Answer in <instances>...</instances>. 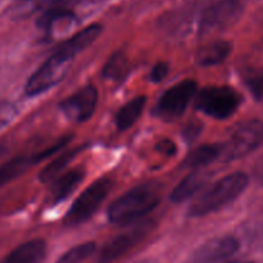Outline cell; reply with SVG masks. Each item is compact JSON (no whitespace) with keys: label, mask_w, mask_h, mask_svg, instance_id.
Segmentation results:
<instances>
[{"label":"cell","mask_w":263,"mask_h":263,"mask_svg":"<svg viewBox=\"0 0 263 263\" xmlns=\"http://www.w3.org/2000/svg\"><path fill=\"white\" fill-rule=\"evenodd\" d=\"M161 202V189L156 184H143L117 198L107 211L108 220L115 225H128L156 210Z\"/></svg>","instance_id":"6da1fadb"},{"label":"cell","mask_w":263,"mask_h":263,"mask_svg":"<svg viewBox=\"0 0 263 263\" xmlns=\"http://www.w3.org/2000/svg\"><path fill=\"white\" fill-rule=\"evenodd\" d=\"M249 182L248 175L244 172H234L216 181L190 205L187 215L190 217H203L217 212L236 199Z\"/></svg>","instance_id":"7a4b0ae2"},{"label":"cell","mask_w":263,"mask_h":263,"mask_svg":"<svg viewBox=\"0 0 263 263\" xmlns=\"http://www.w3.org/2000/svg\"><path fill=\"white\" fill-rule=\"evenodd\" d=\"M240 104V94L228 85L204 87L198 92L195 99L197 109L216 120L230 118Z\"/></svg>","instance_id":"3957f363"},{"label":"cell","mask_w":263,"mask_h":263,"mask_svg":"<svg viewBox=\"0 0 263 263\" xmlns=\"http://www.w3.org/2000/svg\"><path fill=\"white\" fill-rule=\"evenodd\" d=\"M112 187V181L107 177L97 180L81 193L73 202L72 207L64 217V223L68 226H77L86 222L102 205Z\"/></svg>","instance_id":"277c9868"},{"label":"cell","mask_w":263,"mask_h":263,"mask_svg":"<svg viewBox=\"0 0 263 263\" xmlns=\"http://www.w3.org/2000/svg\"><path fill=\"white\" fill-rule=\"evenodd\" d=\"M72 61L73 59L69 57L55 51L28 79L25 87L26 94L28 97H36L59 84L68 72Z\"/></svg>","instance_id":"5b68a950"},{"label":"cell","mask_w":263,"mask_h":263,"mask_svg":"<svg viewBox=\"0 0 263 263\" xmlns=\"http://www.w3.org/2000/svg\"><path fill=\"white\" fill-rule=\"evenodd\" d=\"M263 141V122L252 120L236 126L228 144L223 145V154L229 161L243 158L256 151Z\"/></svg>","instance_id":"8992f818"},{"label":"cell","mask_w":263,"mask_h":263,"mask_svg":"<svg viewBox=\"0 0 263 263\" xmlns=\"http://www.w3.org/2000/svg\"><path fill=\"white\" fill-rule=\"evenodd\" d=\"M197 94V82L184 80L164 91L156 107V115L164 120L180 117Z\"/></svg>","instance_id":"52a82bcc"},{"label":"cell","mask_w":263,"mask_h":263,"mask_svg":"<svg viewBox=\"0 0 263 263\" xmlns=\"http://www.w3.org/2000/svg\"><path fill=\"white\" fill-rule=\"evenodd\" d=\"M243 13L240 0H221L208 7L200 20V33L225 30L239 20Z\"/></svg>","instance_id":"ba28073f"},{"label":"cell","mask_w":263,"mask_h":263,"mask_svg":"<svg viewBox=\"0 0 263 263\" xmlns=\"http://www.w3.org/2000/svg\"><path fill=\"white\" fill-rule=\"evenodd\" d=\"M98 90L94 85H86L69 95L59 105L62 113L72 122H86L97 108Z\"/></svg>","instance_id":"9c48e42d"},{"label":"cell","mask_w":263,"mask_h":263,"mask_svg":"<svg viewBox=\"0 0 263 263\" xmlns=\"http://www.w3.org/2000/svg\"><path fill=\"white\" fill-rule=\"evenodd\" d=\"M149 233V225H141L138 228H134L133 230L126 231V233L118 234L113 239H110L103 249L100 251L99 258L98 262L99 263H110L115 262L123 254L127 253L130 249L134 247L138 246L141 240L146 236Z\"/></svg>","instance_id":"30bf717a"},{"label":"cell","mask_w":263,"mask_h":263,"mask_svg":"<svg viewBox=\"0 0 263 263\" xmlns=\"http://www.w3.org/2000/svg\"><path fill=\"white\" fill-rule=\"evenodd\" d=\"M239 249L238 239L234 236H220L211 239L199 247L193 256V263H213L229 258Z\"/></svg>","instance_id":"8fae6325"},{"label":"cell","mask_w":263,"mask_h":263,"mask_svg":"<svg viewBox=\"0 0 263 263\" xmlns=\"http://www.w3.org/2000/svg\"><path fill=\"white\" fill-rule=\"evenodd\" d=\"M102 31L103 27L99 23H94V25L87 26L84 30L74 33V35L72 36V37H69L68 40L63 41V43L57 48L55 51L73 59L77 54L81 53V51L85 50L86 48H89V46L99 37Z\"/></svg>","instance_id":"7c38bea8"},{"label":"cell","mask_w":263,"mask_h":263,"mask_svg":"<svg viewBox=\"0 0 263 263\" xmlns=\"http://www.w3.org/2000/svg\"><path fill=\"white\" fill-rule=\"evenodd\" d=\"M48 247L43 239L26 241L10 252L0 263H43L46 258Z\"/></svg>","instance_id":"4fadbf2b"},{"label":"cell","mask_w":263,"mask_h":263,"mask_svg":"<svg viewBox=\"0 0 263 263\" xmlns=\"http://www.w3.org/2000/svg\"><path fill=\"white\" fill-rule=\"evenodd\" d=\"M84 177L85 172L81 168L72 170V171L67 172V174H63L62 176L57 177L54 180L53 187H51V198H53V202L59 203L66 200L77 189V186L84 180Z\"/></svg>","instance_id":"5bb4252c"},{"label":"cell","mask_w":263,"mask_h":263,"mask_svg":"<svg viewBox=\"0 0 263 263\" xmlns=\"http://www.w3.org/2000/svg\"><path fill=\"white\" fill-rule=\"evenodd\" d=\"M210 179V175L205 172H193L179 182L171 194V200L175 203H181L197 194Z\"/></svg>","instance_id":"9a60e30c"},{"label":"cell","mask_w":263,"mask_h":263,"mask_svg":"<svg viewBox=\"0 0 263 263\" xmlns=\"http://www.w3.org/2000/svg\"><path fill=\"white\" fill-rule=\"evenodd\" d=\"M223 154V144H205L190 152L184 159V166L187 168H200Z\"/></svg>","instance_id":"2e32d148"},{"label":"cell","mask_w":263,"mask_h":263,"mask_svg":"<svg viewBox=\"0 0 263 263\" xmlns=\"http://www.w3.org/2000/svg\"><path fill=\"white\" fill-rule=\"evenodd\" d=\"M231 53V44L228 41H215L205 45L197 54V62L203 67L217 66L223 63Z\"/></svg>","instance_id":"e0dca14e"},{"label":"cell","mask_w":263,"mask_h":263,"mask_svg":"<svg viewBox=\"0 0 263 263\" xmlns=\"http://www.w3.org/2000/svg\"><path fill=\"white\" fill-rule=\"evenodd\" d=\"M146 104V98L140 95L130 102L126 103L120 110H118L117 116H116V126L120 131H125L130 128L131 126L135 125L136 121L140 118L141 113H143L144 107Z\"/></svg>","instance_id":"ac0fdd59"},{"label":"cell","mask_w":263,"mask_h":263,"mask_svg":"<svg viewBox=\"0 0 263 263\" xmlns=\"http://www.w3.org/2000/svg\"><path fill=\"white\" fill-rule=\"evenodd\" d=\"M82 151V148H76L72 149V151L66 152V153L61 154L58 158L54 159L51 163H49L43 171L40 172V180L43 182H50L53 180H55L57 177H59V175L63 172V170L66 168L69 164V162L73 161L74 157L79 154V152Z\"/></svg>","instance_id":"d6986e66"},{"label":"cell","mask_w":263,"mask_h":263,"mask_svg":"<svg viewBox=\"0 0 263 263\" xmlns=\"http://www.w3.org/2000/svg\"><path fill=\"white\" fill-rule=\"evenodd\" d=\"M31 164H35L33 157L32 158L18 157V158L7 162L4 166L0 167V186L5 185L7 182L12 181L13 179L18 177L20 175H22Z\"/></svg>","instance_id":"ffe728a7"},{"label":"cell","mask_w":263,"mask_h":263,"mask_svg":"<svg viewBox=\"0 0 263 263\" xmlns=\"http://www.w3.org/2000/svg\"><path fill=\"white\" fill-rule=\"evenodd\" d=\"M128 69L127 58L123 53H116L110 57L109 61L103 69V74L108 80H122Z\"/></svg>","instance_id":"44dd1931"},{"label":"cell","mask_w":263,"mask_h":263,"mask_svg":"<svg viewBox=\"0 0 263 263\" xmlns=\"http://www.w3.org/2000/svg\"><path fill=\"white\" fill-rule=\"evenodd\" d=\"M97 249L94 241H87V243L79 244V246L73 247L69 251H67L61 258L57 261V263H82L86 261L90 256Z\"/></svg>","instance_id":"7402d4cb"},{"label":"cell","mask_w":263,"mask_h":263,"mask_svg":"<svg viewBox=\"0 0 263 263\" xmlns=\"http://www.w3.org/2000/svg\"><path fill=\"white\" fill-rule=\"evenodd\" d=\"M247 87L249 91L252 92L256 99H262L263 98V73L261 72H256V73H249L248 76L244 79Z\"/></svg>","instance_id":"603a6c76"},{"label":"cell","mask_w":263,"mask_h":263,"mask_svg":"<svg viewBox=\"0 0 263 263\" xmlns=\"http://www.w3.org/2000/svg\"><path fill=\"white\" fill-rule=\"evenodd\" d=\"M18 115V109L9 102H0V130L9 125Z\"/></svg>","instance_id":"cb8c5ba5"},{"label":"cell","mask_w":263,"mask_h":263,"mask_svg":"<svg viewBox=\"0 0 263 263\" xmlns=\"http://www.w3.org/2000/svg\"><path fill=\"white\" fill-rule=\"evenodd\" d=\"M168 74V63L158 62L151 71V80L153 82H159Z\"/></svg>","instance_id":"d4e9b609"},{"label":"cell","mask_w":263,"mask_h":263,"mask_svg":"<svg viewBox=\"0 0 263 263\" xmlns=\"http://www.w3.org/2000/svg\"><path fill=\"white\" fill-rule=\"evenodd\" d=\"M157 149L162 154H166V156H174L176 153V145L171 140H168V139H164V140L159 141L158 145H157Z\"/></svg>","instance_id":"484cf974"},{"label":"cell","mask_w":263,"mask_h":263,"mask_svg":"<svg viewBox=\"0 0 263 263\" xmlns=\"http://www.w3.org/2000/svg\"><path fill=\"white\" fill-rule=\"evenodd\" d=\"M200 130H202V126H200L199 123H195V122L190 123V125L185 128V133H184L185 139L189 141H193L194 139H197L198 136H199Z\"/></svg>","instance_id":"4316f807"},{"label":"cell","mask_w":263,"mask_h":263,"mask_svg":"<svg viewBox=\"0 0 263 263\" xmlns=\"http://www.w3.org/2000/svg\"><path fill=\"white\" fill-rule=\"evenodd\" d=\"M4 151H5V148L3 145H0V157L3 156V154H4Z\"/></svg>","instance_id":"83f0119b"},{"label":"cell","mask_w":263,"mask_h":263,"mask_svg":"<svg viewBox=\"0 0 263 263\" xmlns=\"http://www.w3.org/2000/svg\"><path fill=\"white\" fill-rule=\"evenodd\" d=\"M139 263H153V262H151V261H143V262H139Z\"/></svg>","instance_id":"f1b7e54d"},{"label":"cell","mask_w":263,"mask_h":263,"mask_svg":"<svg viewBox=\"0 0 263 263\" xmlns=\"http://www.w3.org/2000/svg\"><path fill=\"white\" fill-rule=\"evenodd\" d=\"M231 263H253V262H231Z\"/></svg>","instance_id":"f546056e"},{"label":"cell","mask_w":263,"mask_h":263,"mask_svg":"<svg viewBox=\"0 0 263 263\" xmlns=\"http://www.w3.org/2000/svg\"><path fill=\"white\" fill-rule=\"evenodd\" d=\"M262 176H263V172H262Z\"/></svg>","instance_id":"4dcf8cb0"}]
</instances>
